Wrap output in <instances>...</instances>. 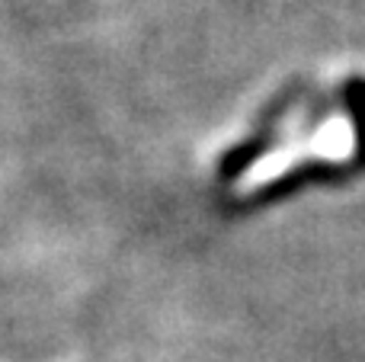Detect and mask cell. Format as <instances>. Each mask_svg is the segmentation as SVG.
I'll use <instances>...</instances> for the list:
<instances>
[{
	"label": "cell",
	"mask_w": 365,
	"mask_h": 362,
	"mask_svg": "<svg viewBox=\"0 0 365 362\" xmlns=\"http://www.w3.org/2000/svg\"><path fill=\"white\" fill-rule=\"evenodd\" d=\"M353 151H356V132H353V125H349L346 119H330L327 125L317 132V138L304 141V145H295V148H282V151L263 157L244 177V186H247V190H253V186H263L266 180L279 177L282 170H289V167L302 164V160H308V157L346 160Z\"/></svg>",
	"instance_id": "6da1fadb"
}]
</instances>
